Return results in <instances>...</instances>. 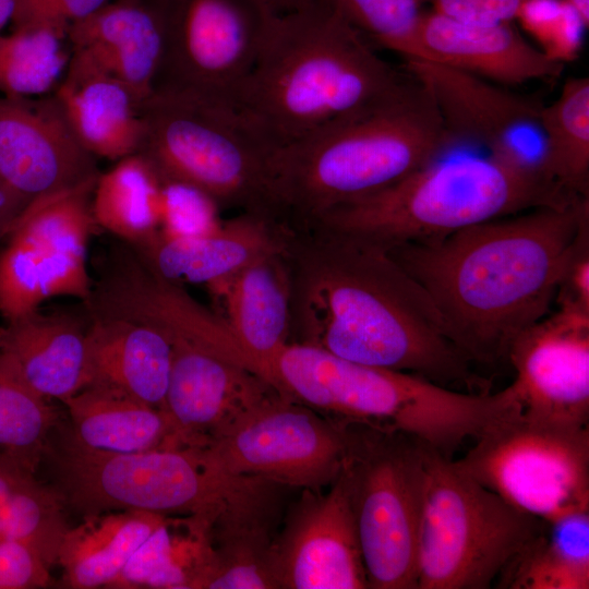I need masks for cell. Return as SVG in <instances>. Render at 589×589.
Returning <instances> with one entry per match:
<instances>
[{
	"label": "cell",
	"instance_id": "cell-11",
	"mask_svg": "<svg viewBox=\"0 0 589 589\" xmlns=\"http://www.w3.org/2000/svg\"><path fill=\"white\" fill-rule=\"evenodd\" d=\"M424 447L389 431L351 438L345 472L369 588L417 589Z\"/></svg>",
	"mask_w": 589,
	"mask_h": 589
},
{
	"label": "cell",
	"instance_id": "cell-10",
	"mask_svg": "<svg viewBox=\"0 0 589 589\" xmlns=\"http://www.w3.org/2000/svg\"><path fill=\"white\" fill-rule=\"evenodd\" d=\"M477 481L544 522L589 509V429L516 412L490 426L459 460Z\"/></svg>",
	"mask_w": 589,
	"mask_h": 589
},
{
	"label": "cell",
	"instance_id": "cell-47",
	"mask_svg": "<svg viewBox=\"0 0 589 589\" xmlns=\"http://www.w3.org/2000/svg\"><path fill=\"white\" fill-rule=\"evenodd\" d=\"M576 9V11L584 19L586 24L589 25V0H564Z\"/></svg>",
	"mask_w": 589,
	"mask_h": 589
},
{
	"label": "cell",
	"instance_id": "cell-33",
	"mask_svg": "<svg viewBox=\"0 0 589 589\" xmlns=\"http://www.w3.org/2000/svg\"><path fill=\"white\" fill-rule=\"evenodd\" d=\"M0 353V455L36 472L59 414Z\"/></svg>",
	"mask_w": 589,
	"mask_h": 589
},
{
	"label": "cell",
	"instance_id": "cell-24",
	"mask_svg": "<svg viewBox=\"0 0 589 589\" xmlns=\"http://www.w3.org/2000/svg\"><path fill=\"white\" fill-rule=\"evenodd\" d=\"M86 332L73 313L38 308L0 326V353L34 390L63 402L87 384Z\"/></svg>",
	"mask_w": 589,
	"mask_h": 589
},
{
	"label": "cell",
	"instance_id": "cell-15",
	"mask_svg": "<svg viewBox=\"0 0 589 589\" xmlns=\"http://www.w3.org/2000/svg\"><path fill=\"white\" fill-rule=\"evenodd\" d=\"M172 346L161 409L175 447H204L229 432L277 392L240 363L180 338Z\"/></svg>",
	"mask_w": 589,
	"mask_h": 589
},
{
	"label": "cell",
	"instance_id": "cell-18",
	"mask_svg": "<svg viewBox=\"0 0 589 589\" xmlns=\"http://www.w3.org/2000/svg\"><path fill=\"white\" fill-rule=\"evenodd\" d=\"M404 69L428 87L455 145L476 144L490 155L534 161L515 147L512 136L538 125L540 99L442 63L410 59Z\"/></svg>",
	"mask_w": 589,
	"mask_h": 589
},
{
	"label": "cell",
	"instance_id": "cell-8",
	"mask_svg": "<svg viewBox=\"0 0 589 589\" xmlns=\"http://www.w3.org/2000/svg\"><path fill=\"white\" fill-rule=\"evenodd\" d=\"M139 154L165 179L190 185L215 205L278 220L269 187L277 148L228 103L153 92L143 103Z\"/></svg>",
	"mask_w": 589,
	"mask_h": 589
},
{
	"label": "cell",
	"instance_id": "cell-35",
	"mask_svg": "<svg viewBox=\"0 0 589 589\" xmlns=\"http://www.w3.org/2000/svg\"><path fill=\"white\" fill-rule=\"evenodd\" d=\"M65 41L67 35L43 27L0 34V92L10 98H28L53 91L72 53Z\"/></svg>",
	"mask_w": 589,
	"mask_h": 589
},
{
	"label": "cell",
	"instance_id": "cell-19",
	"mask_svg": "<svg viewBox=\"0 0 589 589\" xmlns=\"http://www.w3.org/2000/svg\"><path fill=\"white\" fill-rule=\"evenodd\" d=\"M286 233L285 223L243 212L201 233L166 237L157 232L132 247L163 278L202 284L214 292L252 261L283 251Z\"/></svg>",
	"mask_w": 589,
	"mask_h": 589
},
{
	"label": "cell",
	"instance_id": "cell-9",
	"mask_svg": "<svg viewBox=\"0 0 589 589\" xmlns=\"http://www.w3.org/2000/svg\"><path fill=\"white\" fill-rule=\"evenodd\" d=\"M544 526L425 445L417 589H488Z\"/></svg>",
	"mask_w": 589,
	"mask_h": 589
},
{
	"label": "cell",
	"instance_id": "cell-38",
	"mask_svg": "<svg viewBox=\"0 0 589 589\" xmlns=\"http://www.w3.org/2000/svg\"><path fill=\"white\" fill-rule=\"evenodd\" d=\"M551 60L565 64L578 58L588 24L564 0H520L515 20Z\"/></svg>",
	"mask_w": 589,
	"mask_h": 589
},
{
	"label": "cell",
	"instance_id": "cell-27",
	"mask_svg": "<svg viewBox=\"0 0 589 589\" xmlns=\"http://www.w3.org/2000/svg\"><path fill=\"white\" fill-rule=\"evenodd\" d=\"M166 518L145 510L84 517L68 529L59 548L57 564L63 570V587L110 588L135 550Z\"/></svg>",
	"mask_w": 589,
	"mask_h": 589
},
{
	"label": "cell",
	"instance_id": "cell-40",
	"mask_svg": "<svg viewBox=\"0 0 589 589\" xmlns=\"http://www.w3.org/2000/svg\"><path fill=\"white\" fill-rule=\"evenodd\" d=\"M108 0H16L12 15L13 29L49 28L62 35L69 27L88 16Z\"/></svg>",
	"mask_w": 589,
	"mask_h": 589
},
{
	"label": "cell",
	"instance_id": "cell-44",
	"mask_svg": "<svg viewBox=\"0 0 589 589\" xmlns=\"http://www.w3.org/2000/svg\"><path fill=\"white\" fill-rule=\"evenodd\" d=\"M24 208L25 206L0 180V241L7 236L11 224Z\"/></svg>",
	"mask_w": 589,
	"mask_h": 589
},
{
	"label": "cell",
	"instance_id": "cell-29",
	"mask_svg": "<svg viewBox=\"0 0 589 589\" xmlns=\"http://www.w3.org/2000/svg\"><path fill=\"white\" fill-rule=\"evenodd\" d=\"M513 589L589 588V509L545 522L500 576Z\"/></svg>",
	"mask_w": 589,
	"mask_h": 589
},
{
	"label": "cell",
	"instance_id": "cell-23",
	"mask_svg": "<svg viewBox=\"0 0 589 589\" xmlns=\"http://www.w3.org/2000/svg\"><path fill=\"white\" fill-rule=\"evenodd\" d=\"M242 364L262 377L267 362L290 341L291 288L284 250L249 263L212 292Z\"/></svg>",
	"mask_w": 589,
	"mask_h": 589
},
{
	"label": "cell",
	"instance_id": "cell-37",
	"mask_svg": "<svg viewBox=\"0 0 589 589\" xmlns=\"http://www.w3.org/2000/svg\"><path fill=\"white\" fill-rule=\"evenodd\" d=\"M348 21L373 45L423 60L419 26L428 0H333Z\"/></svg>",
	"mask_w": 589,
	"mask_h": 589
},
{
	"label": "cell",
	"instance_id": "cell-31",
	"mask_svg": "<svg viewBox=\"0 0 589 589\" xmlns=\"http://www.w3.org/2000/svg\"><path fill=\"white\" fill-rule=\"evenodd\" d=\"M161 178L141 154L118 160L107 172L99 173L92 211L97 226L132 245L146 242L159 229Z\"/></svg>",
	"mask_w": 589,
	"mask_h": 589
},
{
	"label": "cell",
	"instance_id": "cell-1",
	"mask_svg": "<svg viewBox=\"0 0 589 589\" xmlns=\"http://www.w3.org/2000/svg\"><path fill=\"white\" fill-rule=\"evenodd\" d=\"M287 228L293 341L443 386L486 390L428 293L387 250L318 226Z\"/></svg>",
	"mask_w": 589,
	"mask_h": 589
},
{
	"label": "cell",
	"instance_id": "cell-20",
	"mask_svg": "<svg viewBox=\"0 0 589 589\" xmlns=\"http://www.w3.org/2000/svg\"><path fill=\"white\" fill-rule=\"evenodd\" d=\"M423 60L449 65L502 86L557 79L564 65L531 45L513 22L469 24L425 10L419 26Z\"/></svg>",
	"mask_w": 589,
	"mask_h": 589
},
{
	"label": "cell",
	"instance_id": "cell-25",
	"mask_svg": "<svg viewBox=\"0 0 589 589\" xmlns=\"http://www.w3.org/2000/svg\"><path fill=\"white\" fill-rule=\"evenodd\" d=\"M85 349L86 386L111 387L161 409L172 358L163 332L135 321L92 315Z\"/></svg>",
	"mask_w": 589,
	"mask_h": 589
},
{
	"label": "cell",
	"instance_id": "cell-39",
	"mask_svg": "<svg viewBox=\"0 0 589 589\" xmlns=\"http://www.w3.org/2000/svg\"><path fill=\"white\" fill-rule=\"evenodd\" d=\"M217 208L201 191L161 177L158 229L160 235L190 236L209 230L219 223L215 218Z\"/></svg>",
	"mask_w": 589,
	"mask_h": 589
},
{
	"label": "cell",
	"instance_id": "cell-32",
	"mask_svg": "<svg viewBox=\"0 0 589 589\" xmlns=\"http://www.w3.org/2000/svg\"><path fill=\"white\" fill-rule=\"evenodd\" d=\"M65 504L53 486L35 472L0 455V536L35 549L50 565L70 528Z\"/></svg>",
	"mask_w": 589,
	"mask_h": 589
},
{
	"label": "cell",
	"instance_id": "cell-28",
	"mask_svg": "<svg viewBox=\"0 0 589 589\" xmlns=\"http://www.w3.org/2000/svg\"><path fill=\"white\" fill-rule=\"evenodd\" d=\"M92 294L86 260L7 237L0 251V314L5 322L35 311L47 299Z\"/></svg>",
	"mask_w": 589,
	"mask_h": 589
},
{
	"label": "cell",
	"instance_id": "cell-43",
	"mask_svg": "<svg viewBox=\"0 0 589 589\" xmlns=\"http://www.w3.org/2000/svg\"><path fill=\"white\" fill-rule=\"evenodd\" d=\"M520 0H429L433 12L459 22L479 25L515 20Z\"/></svg>",
	"mask_w": 589,
	"mask_h": 589
},
{
	"label": "cell",
	"instance_id": "cell-21",
	"mask_svg": "<svg viewBox=\"0 0 589 589\" xmlns=\"http://www.w3.org/2000/svg\"><path fill=\"white\" fill-rule=\"evenodd\" d=\"M72 53L128 85L141 99L153 93L164 32L154 0L106 3L68 29Z\"/></svg>",
	"mask_w": 589,
	"mask_h": 589
},
{
	"label": "cell",
	"instance_id": "cell-3",
	"mask_svg": "<svg viewBox=\"0 0 589 589\" xmlns=\"http://www.w3.org/2000/svg\"><path fill=\"white\" fill-rule=\"evenodd\" d=\"M409 76L333 0H311L274 16L231 105L280 147L386 98Z\"/></svg>",
	"mask_w": 589,
	"mask_h": 589
},
{
	"label": "cell",
	"instance_id": "cell-5",
	"mask_svg": "<svg viewBox=\"0 0 589 589\" xmlns=\"http://www.w3.org/2000/svg\"><path fill=\"white\" fill-rule=\"evenodd\" d=\"M53 488L83 518L115 510L189 515L226 541L262 534L269 488L263 479L225 471L204 447H161L111 454L81 448L64 436L51 445Z\"/></svg>",
	"mask_w": 589,
	"mask_h": 589
},
{
	"label": "cell",
	"instance_id": "cell-2",
	"mask_svg": "<svg viewBox=\"0 0 589 589\" xmlns=\"http://www.w3.org/2000/svg\"><path fill=\"white\" fill-rule=\"evenodd\" d=\"M587 215L589 197H581L387 251L428 293L457 349L470 362L494 365L548 315Z\"/></svg>",
	"mask_w": 589,
	"mask_h": 589
},
{
	"label": "cell",
	"instance_id": "cell-26",
	"mask_svg": "<svg viewBox=\"0 0 589 589\" xmlns=\"http://www.w3.org/2000/svg\"><path fill=\"white\" fill-rule=\"evenodd\" d=\"M62 404L71 420L64 437L81 448L128 454L175 447L164 410L118 389L88 385Z\"/></svg>",
	"mask_w": 589,
	"mask_h": 589
},
{
	"label": "cell",
	"instance_id": "cell-13",
	"mask_svg": "<svg viewBox=\"0 0 589 589\" xmlns=\"http://www.w3.org/2000/svg\"><path fill=\"white\" fill-rule=\"evenodd\" d=\"M350 445L313 409L276 393L204 448L229 473L314 490L340 476Z\"/></svg>",
	"mask_w": 589,
	"mask_h": 589
},
{
	"label": "cell",
	"instance_id": "cell-41",
	"mask_svg": "<svg viewBox=\"0 0 589 589\" xmlns=\"http://www.w3.org/2000/svg\"><path fill=\"white\" fill-rule=\"evenodd\" d=\"M50 566L32 546L0 536V589L46 588Z\"/></svg>",
	"mask_w": 589,
	"mask_h": 589
},
{
	"label": "cell",
	"instance_id": "cell-46",
	"mask_svg": "<svg viewBox=\"0 0 589 589\" xmlns=\"http://www.w3.org/2000/svg\"><path fill=\"white\" fill-rule=\"evenodd\" d=\"M16 0H0V34L8 22H11Z\"/></svg>",
	"mask_w": 589,
	"mask_h": 589
},
{
	"label": "cell",
	"instance_id": "cell-7",
	"mask_svg": "<svg viewBox=\"0 0 589 589\" xmlns=\"http://www.w3.org/2000/svg\"><path fill=\"white\" fill-rule=\"evenodd\" d=\"M581 197L546 178L536 161L489 154L434 160L310 225L388 250L538 207H565Z\"/></svg>",
	"mask_w": 589,
	"mask_h": 589
},
{
	"label": "cell",
	"instance_id": "cell-12",
	"mask_svg": "<svg viewBox=\"0 0 589 589\" xmlns=\"http://www.w3.org/2000/svg\"><path fill=\"white\" fill-rule=\"evenodd\" d=\"M154 1L163 21L164 46L153 92L231 105L276 14L259 0Z\"/></svg>",
	"mask_w": 589,
	"mask_h": 589
},
{
	"label": "cell",
	"instance_id": "cell-42",
	"mask_svg": "<svg viewBox=\"0 0 589 589\" xmlns=\"http://www.w3.org/2000/svg\"><path fill=\"white\" fill-rule=\"evenodd\" d=\"M554 300L557 306L589 312V215L580 223Z\"/></svg>",
	"mask_w": 589,
	"mask_h": 589
},
{
	"label": "cell",
	"instance_id": "cell-45",
	"mask_svg": "<svg viewBox=\"0 0 589 589\" xmlns=\"http://www.w3.org/2000/svg\"><path fill=\"white\" fill-rule=\"evenodd\" d=\"M272 13L276 15L293 11L311 0H259Z\"/></svg>",
	"mask_w": 589,
	"mask_h": 589
},
{
	"label": "cell",
	"instance_id": "cell-17",
	"mask_svg": "<svg viewBox=\"0 0 589 589\" xmlns=\"http://www.w3.org/2000/svg\"><path fill=\"white\" fill-rule=\"evenodd\" d=\"M312 497L269 558L277 586L369 588L345 469L326 495Z\"/></svg>",
	"mask_w": 589,
	"mask_h": 589
},
{
	"label": "cell",
	"instance_id": "cell-6",
	"mask_svg": "<svg viewBox=\"0 0 589 589\" xmlns=\"http://www.w3.org/2000/svg\"><path fill=\"white\" fill-rule=\"evenodd\" d=\"M262 378L287 400L405 434L447 457L480 436L504 410L497 392L454 390L300 341L285 345L264 366Z\"/></svg>",
	"mask_w": 589,
	"mask_h": 589
},
{
	"label": "cell",
	"instance_id": "cell-30",
	"mask_svg": "<svg viewBox=\"0 0 589 589\" xmlns=\"http://www.w3.org/2000/svg\"><path fill=\"white\" fill-rule=\"evenodd\" d=\"M543 147L537 163L565 191L589 196V79L568 77L558 97L542 106Z\"/></svg>",
	"mask_w": 589,
	"mask_h": 589
},
{
	"label": "cell",
	"instance_id": "cell-16",
	"mask_svg": "<svg viewBox=\"0 0 589 589\" xmlns=\"http://www.w3.org/2000/svg\"><path fill=\"white\" fill-rule=\"evenodd\" d=\"M99 173L53 96L0 99V180L25 207Z\"/></svg>",
	"mask_w": 589,
	"mask_h": 589
},
{
	"label": "cell",
	"instance_id": "cell-34",
	"mask_svg": "<svg viewBox=\"0 0 589 589\" xmlns=\"http://www.w3.org/2000/svg\"><path fill=\"white\" fill-rule=\"evenodd\" d=\"M96 181L31 202L13 220L5 237L86 260L88 238L97 226L92 211Z\"/></svg>",
	"mask_w": 589,
	"mask_h": 589
},
{
	"label": "cell",
	"instance_id": "cell-22",
	"mask_svg": "<svg viewBox=\"0 0 589 589\" xmlns=\"http://www.w3.org/2000/svg\"><path fill=\"white\" fill-rule=\"evenodd\" d=\"M52 96L76 140L93 156L119 160L139 152L145 100L123 82L71 53Z\"/></svg>",
	"mask_w": 589,
	"mask_h": 589
},
{
	"label": "cell",
	"instance_id": "cell-4",
	"mask_svg": "<svg viewBox=\"0 0 589 589\" xmlns=\"http://www.w3.org/2000/svg\"><path fill=\"white\" fill-rule=\"evenodd\" d=\"M454 145L428 87L410 74L386 98L275 149L269 187L277 214L288 226L310 225L431 164Z\"/></svg>",
	"mask_w": 589,
	"mask_h": 589
},
{
	"label": "cell",
	"instance_id": "cell-36",
	"mask_svg": "<svg viewBox=\"0 0 589 589\" xmlns=\"http://www.w3.org/2000/svg\"><path fill=\"white\" fill-rule=\"evenodd\" d=\"M166 518L135 550L110 588H191L208 549L204 533L184 540Z\"/></svg>",
	"mask_w": 589,
	"mask_h": 589
},
{
	"label": "cell",
	"instance_id": "cell-14",
	"mask_svg": "<svg viewBox=\"0 0 589 589\" xmlns=\"http://www.w3.org/2000/svg\"><path fill=\"white\" fill-rule=\"evenodd\" d=\"M509 385L531 420L585 428L589 421V312L557 306L512 344Z\"/></svg>",
	"mask_w": 589,
	"mask_h": 589
}]
</instances>
